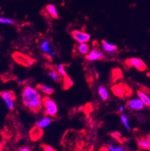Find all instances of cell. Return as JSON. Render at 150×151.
Returning a JSON list of instances; mask_svg holds the SVG:
<instances>
[{"mask_svg": "<svg viewBox=\"0 0 150 151\" xmlns=\"http://www.w3.org/2000/svg\"><path fill=\"white\" fill-rule=\"evenodd\" d=\"M21 95L23 104L31 111L37 113L43 108V98L36 87L25 86Z\"/></svg>", "mask_w": 150, "mask_h": 151, "instance_id": "6da1fadb", "label": "cell"}, {"mask_svg": "<svg viewBox=\"0 0 150 151\" xmlns=\"http://www.w3.org/2000/svg\"><path fill=\"white\" fill-rule=\"evenodd\" d=\"M42 106L44 108V113L46 116L54 117L58 114V105L56 102L49 96H45L43 98Z\"/></svg>", "mask_w": 150, "mask_h": 151, "instance_id": "7a4b0ae2", "label": "cell"}, {"mask_svg": "<svg viewBox=\"0 0 150 151\" xmlns=\"http://www.w3.org/2000/svg\"><path fill=\"white\" fill-rule=\"evenodd\" d=\"M0 96H1L3 102L6 105L8 109L10 110H13L14 109L15 101H16L15 94L11 91L6 90V91H3L0 93Z\"/></svg>", "mask_w": 150, "mask_h": 151, "instance_id": "3957f363", "label": "cell"}, {"mask_svg": "<svg viewBox=\"0 0 150 151\" xmlns=\"http://www.w3.org/2000/svg\"><path fill=\"white\" fill-rule=\"evenodd\" d=\"M126 65L129 67H134L139 71H144L146 69L147 66L142 60L138 58H130L126 60Z\"/></svg>", "mask_w": 150, "mask_h": 151, "instance_id": "277c9868", "label": "cell"}, {"mask_svg": "<svg viewBox=\"0 0 150 151\" xmlns=\"http://www.w3.org/2000/svg\"><path fill=\"white\" fill-rule=\"evenodd\" d=\"M71 36L79 43H87L91 39V36L88 33L79 30H73L71 32Z\"/></svg>", "mask_w": 150, "mask_h": 151, "instance_id": "5b68a950", "label": "cell"}, {"mask_svg": "<svg viewBox=\"0 0 150 151\" xmlns=\"http://www.w3.org/2000/svg\"><path fill=\"white\" fill-rule=\"evenodd\" d=\"M130 88L127 87L126 85L124 84H116L114 85L112 87V91L113 93L117 97L123 98H124L127 93H129Z\"/></svg>", "mask_w": 150, "mask_h": 151, "instance_id": "8992f818", "label": "cell"}, {"mask_svg": "<svg viewBox=\"0 0 150 151\" xmlns=\"http://www.w3.org/2000/svg\"><path fill=\"white\" fill-rule=\"evenodd\" d=\"M126 106L129 109L131 110L139 111L144 108L145 105L141 101V99L138 98L130 99L129 101H127Z\"/></svg>", "mask_w": 150, "mask_h": 151, "instance_id": "52a82bcc", "label": "cell"}, {"mask_svg": "<svg viewBox=\"0 0 150 151\" xmlns=\"http://www.w3.org/2000/svg\"><path fill=\"white\" fill-rule=\"evenodd\" d=\"M40 48L44 54L48 55L49 57H53L56 55V51L51 49L49 40H43L40 45Z\"/></svg>", "mask_w": 150, "mask_h": 151, "instance_id": "ba28073f", "label": "cell"}, {"mask_svg": "<svg viewBox=\"0 0 150 151\" xmlns=\"http://www.w3.org/2000/svg\"><path fill=\"white\" fill-rule=\"evenodd\" d=\"M53 120L54 119L52 117L45 115L37 120L36 123V126L41 129L47 128L52 124Z\"/></svg>", "mask_w": 150, "mask_h": 151, "instance_id": "9c48e42d", "label": "cell"}, {"mask_svg": "<svg viewBox=\"0 0 150 151\" xmlns=\"http://www.w3.org/2000/svg\"><path fill=\"white\" fill-rule=\"evenodd\" d=\"M85 58L89 61H95V60L103 59L104 56L103 52L99 51L97 48H94L91 51L89 52L87 55H86Z\"/></svg>", "mask_w": 150, "mask_h": 151, "instance_id": "30bf717a", "label": "cell"}, {"mask_svg": "<svg viewBox=\"0 0 150 151\" xmlns=\"http://www.w3.org/2000/svg\"><path fill=\"white\" fill-rule=\"evenodd\" d=\"M36 88L40 92L48 96L51 95L54 93V88L46 84H39L36 86Z\"/></svg>", "mask_w": 150, "mask_h": 151, "instance_id": "8fae6325", "label": "cell"}, {"mask_svg": "<svg viewBox=\"0 0 150 151\" xmlns=\"http://www.w3.org/2000/svg\"><path fill=\"white\" fill-rule=\"evenodd\" d=\"M138 146L142 150H150V137L141 138L137 141Z\"/></svg>", "mask_w": 150, "mask_h": 151, "instance_id": "7c38bea8", "label": "cell"}, {"mask_svg": "<svg viewBox=\"0 0 150 151\" xmlns=\"http://www.w3.org/2000/svg\"><path fill=\"white\" fill-rule=\"evenodd\" d=\"M102 47L105 52L109 54H113L118 50V48L115 45L112 44L106 40L102 41Z\"/></svg>", "mask_w": 150, "mask_h": 151, "instance_id": "4fadbf2b", "label": "cell"}, {"mask_svg": "<svg viewBox=\"0 0 150 151\" xmlns=\"http://www.w3.org/2000/svg\"><path fill=\"white\" fill-rule=\"evenodd\" d=\"M46 10L50 16L54 19H58L59 17L58 12L55 5L52 4H48L46 7Z\"/></svg>", "mask_w": 150, "mask_h": 151, "instance_id": "5bb4252c", "label": "cell"}, {"mask_svg": "<svg viewBox=\"0 0 150 151\" xmlns=\"http://www.w3.org/2000/svg\"><path fill=\"white\" fill-rule=\"evenodd\" d=\"M137 95L138 98H139L144 103L145 106L150 107V97L145 92L142 91V90H138L137 92Z\"/></svg>", "mask_w": 150, "mask_h": 151, "instance_id": "9a60e30c", "label": "cell"}, {"mask_svg": "<svg viewBox=\"0 0 150 151\" xmlns=\"http://www.w3.org/2000/svg\"><path fill=\"white\" fill-rule=\"evenodd\" d=\"M43 135L42 129L37 127L36 126L34 127L31 132H30V137L33 140H37L40 139Z\"/></svg>", "mask_w": 150, "mask_h": 151, "instance_id": "2e32d148", "label": "cell"}, {"mask_svg": "<svg viewBox=\"0 0 150 151\" xmlns=\"http://www.w3.org/2000/svg\"><path fill=\"white\" fill-rule=\"evenodd\" d=\"M98 93L101 100L105 101L109 98V92L107 88L104 86H100L98 88Z\"/></svg>", "mask_w": 150, "mask_h": 151, "instance_id": "e0dca14e", "label": "cell"}, {"mask_svg": "<svg viewBox=\"0 0 150 151\" xmlns=\"http://www.w3.org/2000/svg\"><path fill=\"white\" fill-rule=\"evenodd\" d=\"M64 67H65V65L63 63H60L58 64L55 67L56 71L59 74L60 76H62L63 77H65L67 76V73Z\"/></svg>", "mask_w": 150, "mask_h": 151, "instance_id": "ac0fdd59", "label": "cell"}, {"mask_svg": "<svg viewBox=\"0 0 150 151\" xmlns=\"http://www.w3.org/2000/svg\"><path fill=\"white\" fill-rule=\"evenodd\" d=\"M78 51L83 55H87L89 51V47L86 43H79L78 47Z\"/></svg>", "mask_w": 150, "mask_h": 151, "instance_id": "d6986e66", "label": "cell"}, {"mask_svg": "<svg viewBox=\"0 0 150 151\" xmlns=\"http://www.w3.org/2000/svg\"><path fill=\"white\" fill-rule=\"evenodd\" d=\"M120 119H121V123L123 125L124 127L126 128V129L129 131H130L131 128L129 122V119L127 115L125 114H122L121 116H120Z\"/></svg>", "mask_w": 150, "mask_h": 151, "instance_id": "ffe728a7", "label": "cell"}, {"mask_svg": "<svg viewBox=\"0 0 150 151\" xmlns=\"http://www.w3.org/2000/svg\"><path fill=\"white\" fill-rule=\"evenodd\" d=\"M48 76L55 82H59L60 80V76L59 74L55 70H51L48 73Z\"/></svg>", "mask_w": 150, "mask_h": 151, "instance_id": "44dd1931", "label": "cell"}, {"mask_svg": "<svg viewBox=\"0 0 150 151\" xmlns=\"http://www.w3.org/2000/svg\"><path fill=\"white\" fill-rule=\"evenodd\" d=\"M63 84L64 88L65 89H69L73 85V81L67 75V76L63 77Z\"/></svg>", "mask_w": 150, "mask_h": 151, "instance_id": "7402d4cb", "label": "cell"}, {"mask_svg": "<svg viewBox=\"0 0 150 151\" xmlns=\"http://www.w3.org/2000/svg\"><path fill=\"white\" fill-rule=\"evenodd\" d=\"M0 23L2 24H7V25H13L14 24V21L11 18H4L0 16Z\"/></svg>", "mask_w": 150, "mask_h": 151, "instance_id": "603a6c76", "label": "cell"}, {"mask_svg": "<svg viewBox=\"0 0 150 151\" xmlns=\"http://www.w3.org/2000/svg\"><path fill=\"white\" fill-rule=\"evenodd\" d=\"M111 136L117 140H120L121 139V134L119 131H114L111 133Z\"/></svg>", "mask_w": 150, "mask_h": 151, "instance_id": "cb8c5ba5", "label": "cell"}, {"mask_svg": "<svg viewBox=\"0 0 150 151\" xmlns=\"http://www.w3.org/2000/svg\"><path fill=\"white\" fill-rule=\"evenodd\" d=\"M43 151H57L52 146H48V145H44L43 146Z\"/></svg>", "mask_w": 150, "mask_h": 151, "instance_id": "d4e9b609", "label": "cell"}, {"mask_svg": "<svg viewBox=\"0 0 150 151\" xmlns=\"http://www.w3.org/2000/svg\"><path fill=\"white\" fill-rule=\"evenodd\" d=\"M35 63V60L34 59H33V58H29L28 61L27 62V66H29V67H31L32 66L34 65Z\"/></svg>", "mask_w": 150, "mask_h": 151, "instance_id": "484cf974", "label": "cell"}, {"mask_svg": "<svg viewBox=\"0 0 150 151\" xmlns=\"http://www.w3.org/2000/svg\"><path fill=\"white\" fill-rule=\"evenodd\" d=\"M108 151H116L115 147L112 145L108 146Z\"/></svg>", "mask_w": 150, "mask_h": 151, "instance_id": "4316f807", "label": "cell"}, {"mask_svg": "<svg viewBox=\"0 0 150 151\" xmlns=\"http://www.w3.org/2000/svg\"><path fill=\"white\" fill-rule=\"evenodd\" d=\"M125 110V107L123 106V105H121V106H120L119 107V113H123Z\"/></svg>", "mask_w": 150, "mask_h": 151, "instance_id": "83f0119b", "label": "cell"}, {"mask_svg": "<svg viewBox=\"0 0 150 151\" xmlns=\"http://www.w3.org/2000/svg\"><path fill=\"white\" fill-rule=\"evenodd\" d=\"M19 151H31V150H30V149L28 147H21Z\"/></svg>", "mask_w": 150, "mask_h": 151, "instance_id": "f1b7e54d", "label": "cell"}, {"mask_svg": "<svg viewBox=\"0 0 150 151\" xmlns=\"http://www.w3.org/2000/svg\"><path fill=\"white\" fill-rule=\"evenodd\" d=\"M115 150H116V151H125L124 149L121 146H116V147H115Z\"/></svg>", "mask_w": 150, "mask_h": 151, "instance_id": "f546056e", "label": "cell"}, {"mask_svg": "<svg viewBox=\"0 0 150 151\" xmlns=\"http://www.w3.org/2000/svg\"><path fill=\"white\" fill-rule=\"evenodd\" d=\"M95 75L97 78H99V73L97 71H95Z\"/></svg>", "mask_w": 150, "mask_h": 151, "instance_id": "4dcf8cb0", "label": "cell"}, {"mask_svg": "<svg viewBox=\"0 0 150 151\" xmlns=\"http://www.w3.org/2000/svg\"><path fill=\"white\" fill-rule=\"evenodd\" d=\"M16 80H17V81L18 82V83H19V84H21V83H22V81H21L20 79L17 78V79H16Z\"/></svg>", "mask_w": 150, "mask_h": 151, "instance_id": "1f68e13d", "label": "cell"}, {"mask_svg": "<svg viewBox=\"0 0 150 151\" xmlns=\"http://www.w3.org/2000/svg\"><path fill=\"white\" fill-rule=\"evenodd\" d=\"M0 151H3V146L0 143Z\"/></svg>", "mask_w": 150, "mask_h": 151, "instance_id": "d6a6232c", "label": "cell"}]
</instances>
